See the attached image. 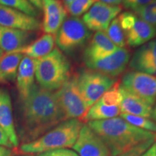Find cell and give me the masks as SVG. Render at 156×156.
I'll use <instances>...</instances> for the list:
<instances>
[{
  "label": "cell",
  "mask_w": 156,
  "mask_h": 156,
  "mask_svg": "<svg viewBox=\"0 0 156 156\" xmlns=\"http://www.w3.org/2000/svg\"><path fill=\"white\" fill-rule=\"evenodd\" d=\"M38 156H79L75 151L68 148H61L41 153Z\"/></svg>",
  "instance_id": "30"
},
{
  "label": "cell",
  "mask_w": 156,
  "mask_h": 156,
  "mask_svg": "<svg viewBox=\"0 0 156 156\" xmlns=\"http://www.w3.org/2000/svg\"><path fill=\"white\" fill-rule=\"evenodd\" d=\"M2 83H6V81L3 79V77H2L1 75H0V84Z\"/></svg>",
  "instance_id": "39"
},
{
  "label": "cell",
  "mask_w": 156,
  "mask_h": 156,
  "mask_svg": "<svg viewBox=\"0 0 156 156\" xmlns=\"http://www.w3.org/2000/svg\"><path fill=\"white\" fill-rule=\"evenodd\" d=\"M73 1H74V0H63V2H63V4H64V6H65V7H67V6L69 5L70 3L73 2Z\"/></svg>",
  "instance_id": "38"
},
{
  "label": "cell",
  "mask_w": 156,
  "mask_h": 156,
  "mask_svg": "<svg viewBox=\"0 0 156 156\" xmlns=\"http://www.w3.org/2000/svg\"><path fill=\"white\" fill-rule=\"evenodd\" d=\"M130 52L126 48H119L114 53L101 59L85 62L88 69L115 78L125 71L129 63Z\"/></svg>",
  "instance_id": "12"
},
{
  "label": "cell",
  "mask_w": 156,
  "mask_h": 156,
  "mask_svg": "<svg viewBox=\"0 0 156 156\" xmlns=\"http://www.w3.org/2000/svg\"><path fill=\"white\" fill-rule=\"evenodd\" d=\"M129 67L134 71L156 76V38L140 46L134 52Z\"/></svg>",
  "instance_id": "16"
},
{
  "label": "cell",
  "mask_w": 156,
  "mask_h": 156,
  "mask_svg": "<svg viewBox=\"0 0 156 156\" xmlns=\"http://www.w3.org/2000/svg\"><path fill=\"white\" fill-rule=\"evenodd\" d=\"M119 88L122 95V100L120 104L121 114L151 118L153 106L142 101L140 98L122 88L120 85Z\"/></svg>",
  "instance_id": "21"
},
{
  "label": "cell",
  "mask_w": 156,
  "mask_h": 156,
  "mask_svg": "<svg viewBox=\"0 0 156 156\" xmlns=\"http://www.w3.org/2000/svg\"><path fill=\"white\" fill-rule=\"evenodd\" d=\"M0 145L5 146V147L11 148V149L14 148L10 141H9L8 136H7L5 132H4V130L2 129L1 126H0Z\"/></svg>",
  "instance_id": "32"
},
{
  "label": "cell",
  "mask_w": 156,
  "mask_h": 156,
  "mask_svg": "<svg viewBox=\"0 0 156 156\" xmlns=\"http://www.w3.org/2000/svg\"><path fill=\"white\" fill-rule=\"evenodd\" d=\"M121 5L115 6L97 1L83 15L82 20L90 31L105 32L114 18L122 12Z\"/></svg>",
  "instance_id": "11"
},
{
  "label": "cell",
  "mask_w": 156,
  "mask_h": 156,
  "mask_svg": "<svg viewBox=\"0 0 156 156\" xmlns=\"http://www.w3.org/2000/svg\"><path fill=\"white\" fill-rule=\"evenodd\" d=\"M21 156H34L33 155H21Z\"/></svg>",
  "instance_id": "41"
},
{
  "label": "cell",
  "mask_w": 156,
  "mask_h": 156,
  "mask_svg": "<svg viewBox=\"0 0 156 156\" xmlns=\"http://www.w3.org/2000/svg\"><path fill=\"white\" fill-rule=\"evenodd\" d=\"M4 54V52L2 51L1 49H0V57H1L2 56V54Z\"/></svg>",
  "instance_id": "40"
},
{
  "label": "cell",
  "mask_w": 156,
  "mask_h": 156,
  "mask_svg": "<svg viewBox=\"0 0 156 156\" xmlns=\"http://www.w3.org/2000/svg\"><path fill=\"white\" fill-rule=\"evenodd\" d=\"M0 126L4 130L13 147L17 149L19 138L15 129L10 95L7 89L0 87Z\"/></svg>",
  "instance_id": "17"
},
{
  "label": "cell",
  "mask_w": 156,
  "mask_h": 156,
  "mask_svg": "<svg viewBox=\"0 0 156 156\" xmlns=\"http://www.w3.org/2000/svg\"><path fill=\"white\" fill-rule=\"evenodd\" d=\"M91 36L90 30L80 17H69L58 29L55 35L58 48L62 52L70 53L86 43Z\"/></svg>",
  "instance_id": "7"
},
{
  "label": "cell",
  "mask_w": 156,
  "mask_h": 156,
  "mask_svg": "<svg viewBox=\"0 0 156 156\" xmlns=\"http://www.w3.org/2000/svg\"><path fill=\"white\" fill-rule=\"evenodd\" d=\"M0 156H14L13 150L0 145Z\"/></svg>",
  "instance_id": "33"
},
{
  "label": "cell",
  "mask_w": 156,
  "mask_h": 156,
  "mask_svg": "<svg viewBox=\"0 0 156 156\" xmlns=\"http://www.w3.org/2000/svg\"><path fill=\"white\" fill-rule=\"evenodd\" d=\"M151 118H153L154 122L156 123V101L155 104L153 106V110H152V114H151Z\"/></svg>",
  "instance_id": "37"
},
{
  "label": "cell",
  "mask_w": 156,
  "mask_h": 156,
  "mask_svg": "<svg viewBox=\"0 0 156 156\" xmlns=\"http://www.w3.org/2000/svg\"><path fill=\"white\" fill-rule=\"evenodd\" d=\"M119 85V83H116L107 90L88 109L81 120L86 122L101 121L114 118L120 115V104L122 100V95Z\"/></svg>",
  "instance_id": "10"
},
{
  "label": "cell",
  "mask_w": 156,
  "mask_h": 156,
  "mask_svg": "<svg viewBox=\"0 0 156 156\" xmlns=\"http://www.w3.org/2000/svg\"><path fill=\"white\" fill-rule=\"evenodd\" d=\"M38 10H42V0H28Z\"/></svg>",
  "instance_id": "36"
},
{
  "label": "cell",
  "mask_w": 156,
  "mask_h": 156,
  "mask_svg": "<svg viewBox=\"0 0 156 156\" xmlns=\"http://www.w3.org/2000/svg\"><path fill=\"white\" fill-rule=\"evenodd\" d=\"M34 60L36 80L42 88L54 92L71 77L69 60L57 47L44 57Z\"/></svg>",
  "instance_id": "4"
},
{
  "label": "cell",
  "mask_w": 156,
  "mask_h": 156,
  "mask_svg": "<svg viewBox=\"0 0 156 156\" xmlns=\"http://www.w3.org/2000/svg\"><path fill=\"white\" fill-rule=\"evenodd\" d=\"M107 36L114 44L116 45L118 48H125L126 41L124 37V31L119 21L118 17H116L112 21L107 30L105 31Z\"/></svg>",
  "instance_id": "24"
},
{
  "label": "cell",
  "mask_w": 156,
  "mask_h": 156,
  "mask_svg": "<svg viewBox=\"0 0 156 156\" xmlns=\"http://www.w3.org/2000/svg\"><path fill=\"white\" fill-rule=\"evenodd\" d=\"M142 156H156V142H154L149 149L142 154Z\"/></svg>",
  "instance_id": "34"
},
{
  "label": "cell",
  "mask_w": 156,
  "mask_h": 156,
  "mask_svg": "<svg viewBox=\"0 0 156 156\" xmlns=\"http://www.w3.org/2000/svg\"><path fill=\"white\" fill-rule=\"evenodd\" d=\"M120 87L151 106L155 104L156 76L132 70L123 76Z\"/></svg>",
  "instance_id": "9"
},
{
  "label": "cell",
  "mask_w": 156,
  "mask_h": 156,
  "mask_svg": "<svg viewBox=\"0 0 156 156\" xmlns=\"http://www.w3.org/2000/svg\"><path fill=\"white\" fill-rule=\"evenodd\" d=\"M155 139L149 140L147 141L141 142L133 147L129 151H126L125 153L121 154L118 156H142L145 152L149 149V147L155 142Z\"/></svg>",
  "instance_id": "29"
},
{
  "label": "cell",
  "mask_w": 156,
  "mask_h": 156,
  "mask_svg": "<svg viewBox=\"0 0 156 156\" xmlns=\"http://www.w3.org/2000/svg\"><path fill=\"white\" fill-rule=\"evenodd\" d=\"M83 125L77 119L64 121L38 139L21 145L17 152L20 155H39L56 149L73 147Z\"/></svg>",
  "instance_id": "3"
},
{
  "label": "cell",
  "mask_w": 156,
  "mask_h": 156,
  "mask_svg": "<svg viewBox=\"0 0 156 156\" xmlns=\"http://www.w3.org/2000/svg\"><path fill=\"white\" fill-rule=\"evenodd\" d=\"M0 6L17 9L32 17H37L39 12L28 0H0Z\"/></svg>",
  "instance_id": "25"
},
{
  "label": "cell",
  "mask_w": 156,
  "mask_h": 156,
  "mask_svg": "<svg viewBox=\"0 0 156 156\" xmlns=\"http://www.w3.org/2000/svg\"><path fill=\"white\" fill-rule=\"evenodd\" d=\"M124 31L126 44L140 47L156 36V28L132 12H124L117 16Z\"/></svg>",
  "instance_id": "8"
},
{
  "label": "cell",
  "mask_w": 156,
  "mask_h": 156,
  "mask_svg": "<svg viewBox=\"0 0 156 156\" xmlns=\"http://www.w3.org/2000/svg\"><path fill=\"white\" fill-rule=\"evenodd\" d=\"M24 55L20 52L4 53L0 57V75L7 83L15 81L17 70Z\"/></svg>",
  "instance_id": "23"
},
{
  "label": "cell",
  "mask_w": 156,
  "mask_h": 156,
  "mask_svg": "<svg viewBox=\"0 0 156 156\" xmlns=\"http://www.w3.org/2000/svg\"><path fill=\"white\" fill-rule=\"evenodd\" d=\"M86 124L103 140L112 156L119 155L141 142L156 140L155 132L136 127L118 116Z\"/></svg>",
  "instance_id": "2"
},
{
  "label": "cell",
  "mask_w": 156,
  "mask_h": 156,
  "mask_svg": "<svg viewBox=\"0 0 156 156\" xmlns=\"http://www.w3.org/2000/svg\"><path fill=\"white\" fill-rule=\"evenodd\" d=\"M73 148L79 156H112L103 140L87 124L82 126Z\"/></svg>",
  "instance_id": "13"
},
{
  "label": "cell",
  "mask_w": 156,
  "mask_h": 156,
  "mask_svg": "<svg viewBox=\"0 0 156 156\" xmlns=\"http://www.w3.org/2000/svg\"><path fill=\"white\" fill-rule=\"evenodd\" d=\"M20 103L18 132L23 144L38 139L64 121L54 92L36 84Z\"/></svg>",
  "instance_id": "1"
},
{
  "label": "cell",
  "mask_w": 156,
  "mask_h": 156,
  "mask_svg": "<svg viewBox=\"0 0 156 156\" xmlns=\"http://www.w3.org/2000/svg\"><path fill=\"white\" fill-rule=\"evenodd\" d=\"M0 25L30 32L41 28V23L36 17L3 6H0Z\"/></svg>",
  "instance_id": "15"
},
{
  "label": "cell",
  "mask_w": 156,
  "mask_h": 156,
  "mask_svg": "<svg viewBox=\"0 0 156 156\" xmlns=\"http://www.w3.org/2000/svg\"><path fill=\"white\" fill-rule=\"evenodd\" d=\"M44 13L41 28L45 34L55 35L67 17L65 6L60 0H42Z\"/></svg>",
  "instance_id": "14"
},
{
  "label": "cell",
  "mask_w": 156,
  "mask_h": 156,
  "mask_svg": "<svg viewBox=\"0 0 156 156\" xmlns=\"http://www.w3.org/2000/svg\"><path fill=\"white\" fill-rule=\"evenodd\" d=\"M133 12L140 18L156 28V0Z\"/></svg>",
  "instance_id": "28"
},
{
  "label": "cell",
  "mask_w": 156,
  "mask_h": 156,
  "mask_svg": "<svg viewBox=\"0 0 156 156\" xmlns=\"http://www.w3.org/2000/svg\"><path fill=\"white\" fill-rule=\"evenodd\" d=\"M55 44L54 35L45 34L36 41L17 51V52H20L33 59H37L51 52L55 48Z\"/></svg>",
  "instance_id": "22"
},
{
  "label": "cell",
  "mask_w": 156,
  "mask_h": 156,
  "mask_svg": "<svg viewBox=\"0 0 156 156\" xmlns=\"http://www.w3.org/2000/svg\"><path fill=\"white\" fill-rule=\"evenodd\" d=\"M54 93L64 121L83 118L88 109L78 88L76 76L70 77Z\"/></svg>",
  "instance_id": "5"
},
{
  "label": "cell",
  "mask_w": 156,
  "mask_h": 156,
  "mask_svg": "<svg viewBox=\"0 0 156 156\" xmlns=\"http://www.w3.org/2000/svg\"><path fill=\"white\" fill-rule=\"evenodd\" d=\"M98 0H74L66 7L67 13L74 17H79L89 10Z\"/></svg>",
  "instance_id": "27"
},
{
  "label": "cell",
  "mask_w": 156,
  "mask_h": 156,
  "mask_svg": "<svg viewBox=\"0 0 156 156\" xmlns=\"http://www.w3.org/2000/svg\"><path fill=\"white\" fill-rule=\"evenodd\" d=\"M35 60L24 56L20 64L15 79L19 98L20 101L25 100L28 96L33 87L35 85Z\"/></svg>",
  "instance_id": "19"
},
{
  "label": "cell",
  "mask_w": 156,
  "mask_h": 156,
  "mask_svg": "<svg viewBox=\"0 0 156 156\" xmlns=\"http://www.w3.org/2000/svg\"><path fill=\"white\" fill-rule=\"evenodd\" d=\"M32 32L0 25V49L4 53L17 51L28 45Z\"/></svg>",
  "instance_id": "20"
},
{
  "label": "cell",
  "mask_w": 156,
  "mask_h": 156,
  "mask_svg": "<svg viewBox=\"0 0 156 156\" xmlns=\"http://www.w3.org/2000/svg\"><path fill=\"white\" fill-rule=\"evenodd\" d=\"M118 48L106 33L98 31L93 35L84 51V60L86 62L101 59L113 54Z\"/></svg>",
  "instance_id": "18"
},
{
  "label": "cell",
  "mask_w": 156,
  "mask_h": 156,
  "mask_svg": "<svg viewBox=\"0 0 156 156\" xmlns=\"http://www.w3.org/2000/svg\"><path fill=\"white\" fill-rule=\"evenodd\" d=\"M152 1L153 0H122V4L126 9L134 11L147 5Z\"/></svg>",
  "instance_id": "31"
},
{
  "label": "cell",
  "mask_w": 156,
  "mask_h": 156,
  "mask_svg": "<svg viewBox=\"0 0 156 156\" xmlns=\"http://www.w3.org/2000/svg\"><path fill=\"white\" fill-rule=\"evenodd\" d=\"M76 78L78 88L87 109L117 83L116 78L91 69L80 72Z\"/></svg>",
  "instance_id": "6"
},
{
  "label": "cell",
  "mask_w": 156,
  "mask_h": 156,
  "mask_svg": "<svg viewBox=\"0 0 156 156\" xmlns=\"http://www.w3.org/2000/svg\"><path fill=\"white\" fill-rule=\"evenodd\" d=\"M119 116L136 127L156 133V123L151 119L126 114H121Z\"/></svg>",
  "instance_id": "26"
},
{
  "label": "cell",
  "mask_w": 156,
  "mask_h": 156,
  "mask_svg": "<svg viewBox=\"0 0 156 156\" xmlns=\"http://www.w3.org/2000/svg\"><path fill=\"white\" fill-rule=\"evenodd\" d=\"M98 1H100L103 3L107 4V5L115 6L120 5L122 3V0H98Z\"/></svg>",
  "instance_id": "35"
}]
</instances>
